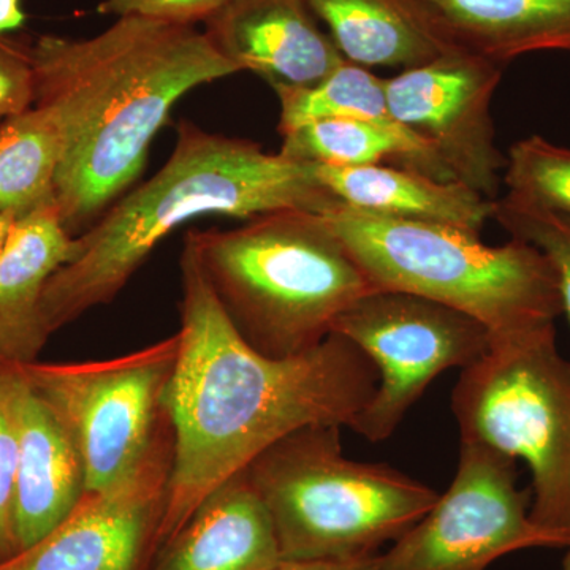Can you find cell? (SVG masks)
Wrapping results in <instances>:
<instances>
[{"label": "cell", "instance_id": "27", "mask_svg": "<svg viewBox=\"0 0 570 570\" xmlns=\"http://www.w3.org/2000/svg\"><path fill=\"white\" fill-rule=\"evenodd\" d=\"M228 0H104L99 11L116 18H146L194 26L213 17Z\"/></svg>", "mask_w": 570, "mask_h": 570}, {"label": "cell", "instance_id": "31", "mask_svg": "<svg viewBox=\"0 0 570 570\" xmlns=\"http://www.w3.org/2000/svg\"><path fill=\"white\" fill-rule=\"evenodd\" d=\"M562 570H570V527H569V542L566 546V557L562 561Z\"/></svg>", "mask_w": 570, "mask_h": 570}, {"label": "cell", "instance_id": "26", "mask_svg": "<svg viewBox=\"0 0 570 570\" xmlns=\"http://www.w3.org/2000/svg\"><path fill=\"white\" fill-rule=\"evenodd\" d=\"M36 80L29 47L0 37V122L33 107Z\"/></svg>", "mask_w": 570, "mask_h": 570}, {"label": "cell", "instance_id": "12", "mask_svg": "<svg viewBox=\"0 0 570 570\" xmlns=\"http://www.w3.org/2000/svg\"><path fill=\"white\" fill-rule=\"evenodd\" d=\"M174 466V430L130 478L86 493L66 520L0 570H148Z\"/></svg>", "mask_w": 570, "mask_h": 570}, {"label": "cell", "instance_id": "9", "mask_svg": "<svg viewBox=\"0 0 570 570\" xmlns=\"http://www.w3.org/2000/svg\"><path fill=\"white\" fill-rule=\"evenodd\" d=\"M332 333L354 343L376 366V393L348 426L371 442L392 436L439 374L466 367L490 348L489 330L475 318L396 291L356 299Z\"/></svg>", "mask_w": 570, "mask_h": 570}, {"label": "cell", "instance_id": "6", "mask_svg": "<svg viewBox=\"0 0 570 570\" xmlns=\"http://www.w3.org/2000/svg\"><path fill=\"white\" fill-rule=\"evenodd\" d=\"M283 560H355L411 530L439 493L385 464L348 460L340 425L296 430L245 469Z\"/></svg>", "mask_w": 570, "mask_h": 570}, {"label": "cell", "instance_id": "2", "mask_svg": "<svg viewBox=\"0 0 570 570\" xmlns=\"http://www.w3.org/2000/svg\"><path fill=\"white\" fill-rule=\"evenodd\" d=\"M29 55L33 107L62 137L56 206L73 238L129 193L179 99L238 73L194 26L135 17L89 39L41 36Z\"/></svg>", "mask_w": 570, "mask_h": 570}, {"label": "cell", "instance_id": "24", "mask_svg": "<svg viewBox=\"0 0 570 570\" xmlns=\"http://www.w3.org/2000/svg\"><path fill=\"white\" fill-rule=\"evenodd\" d=\"M502 176L510 194L570 214V149L532 135L510 148Z\"/></svg>", "mask_w": 570, "mask_h": 570}, {"label": "cell", "instance_id": "3", "mask_svg": "<svg viewBox=\"0 0 570 570\" xmlns=\"http://www.w3.org/2000/svg\"><path fill=\"white\" fill-rule=\"evenodd\" d=\"M336 202L309 164L183 121L164 167L75 238L73 257L45 288V328L52 335L111 303L154 249L197 217L250 220L284 209L322 214Z\"/></svg>", "mask_w": 570, "mask_h": 570}, {"label": "cell", "instance_id": "29", "mask_svg": "<svg viewBox=\"0 0 570 570\" xmlns=\"http://www.w3.org/2000/svg\"><path fill=\"white\" fill-rule=\"evenodd\" d=\"M24 22L26 11L22 0H0V37L18 31Z\"/></svg>", "mask_w": 570, "mask_h": 570}, {"label": "cell", "instance_id": "8", "mask_svg": "<svg viewBox=\"0 0 570 570\" xmlns=\"http://www.w3.org/2000/svg\"><path fill=\"white\" fill-rule=\"evenodd\" d=\"M176 358L175 333L116 358L22 365L77 442L88 493L130 478L171 430L165 393Z\"/></svg>", "mask_w": 570, "mask_h": 570}, {"label": "cell", "instance_id": "1", "mask_svg": "<svg viewBox=\"0 0 570 570\" xmlns=\"http://www.w3.org/2000/svg\"><path fill=\"white\" fill-rule=\"evenodd\" d=\"M179 265L178 358L165 393L174 466L156 553L264 450L305 426H351L379 384L373 362L335 333L302 355L258 354L225 316L186 242Z\"/></svg>", "mask_w": 570, "mask_h": 570}, {"label": "cell", "instance_id": "30", "mask_svg": "<svg viewBox=\"0 0 570 570\" xmlns=\"http://www.w3.org/2000/svg\"><path fill=\"white\" fill-rule=\"evenodd\" d=\"M14 219L9 216H0V255H2L3 249H6L7 242H9V236L11 234V228H13Z\"/></svg>", "mask_w": 570, "mask_h": 570}, {"label": "cell", "instance_id": "17", "mask_svg": "<svg viewBox=\"0 0 570 570\" xmlns=\"http://www.w3.org/2000/svg\"><path fill=\"white\" fill-rule=\"evenodd\" d=\"M453 50L502 63L570 52V0H409Z\"/></svg>", "mask_w": 570, "mask_h": 570}, {"label": "cell", "instance_id": "22", "mask_svg": "<svg viewBox=\"0 0 570 570\" xmlns=\"http://www.w3.org/2000/svg\"><path fill=\"white\" fill-rule=\"evenodd\" d=\"M281 104V135L326 119L395 121L390 116L387 89L366 67L344 61L328 77L307 88L275 89Z\"/></svg>", "mask_w": 570, "mask_h": 570}, {"label": "cell", "instance_id": "10", "mask_svg": "<svg viewBox=\"0 0 570 570\" xmlns=\"http://www.w3.org/2000/svg\"><path fill=\"white\" fill-rule=\"evenodd\" d=\"M569 535L539 527L517 489L515 460L461 441L452 485L411 530L379 554L381 570H487L528 549H566Z\"/></svg>", "mask_w": 570, "mask_h": 570}, {"label": "cell", "instance_id": "23", "mask_svg": "<svg viewBox=\"0 0 570 570\" xmlns=\"http://www.w3.org/2000/svg\"><path fill=\"white\" fill-rule=\"evenodd\" d=\"M493 219L512 238L534 246L549 261L570 321V214L509 193L494 200Z\"/></svg>", "mask_w": 570, "mask_h": 570}, {"label": "cell", "instance_id": "15", "mask_svg": "<svg viewBox=\"0 0 570 570\" xmlns=\"http://www.w3.org/2000/svg\"><path fill=\"white\" fill-rule=\"evenodd\" d=\"M281 560L268 510L242 471L198 505L148 570H268Z\"/></svg>", "mask_w": 570, "mask_h": 570}, {"label": "cell", "instance_id": "7", "mask_svg": "<svg viewBox=\"0 0 570 570\" xmlns=\"http://www.w3.org/2000/svg\"><path fill=\"white\" fill-rule=\"evenodd\" d=\"M452 409L461 441L527 461L531 519L569 535L570 362L558 352L554 325L490 340L463 367Z\"/></svg>", "mask_w": 570, "mask_h": 570}, {"label": "cell", "instance_id": "4", "mask_svg": "<svg viewBox=\"0 0 570 570\" xmlns=\"http://www.w3.org/2000/svg\"><path fill=\"white\" fill-rule=\"evenodd\" d=\"M184 242L236 333L272 358L313 351L377 291L324 214L284 209L234 230H190Z\"/></svg>", "mask_w": 570, "mask_h": 570}, {"label": "cell", "instance_id": "28", "mask_svg": "<svg viewBox=\"0 0 570 570\" xmlns=\"http://www.w3.org/2000/svg\"><path fill=\"white\" fill-rule=\"evenodd\" d=\"M268 570H381L379 554L355 560H281Z\"/></svg>", "mask_w": 570, "mask_h": 570}, {"label": "cell", "instance_id": "19", "mask_svg": "<svg viewBox=\"0 0 570 570\" xmlns=\"http://www.w3.org/2000/svg\"><path fill=\"white\" fill-rule=\"evenodd\" d=\"M346 61L407 70L453 51L409 0H306Z\"/></svg>", "mask_w": 570, "mask_h": 570}, {"label": "cell", "instance_id": "18", "mask_svg": "<svg viewBox=\"0 0 570 570\" xmlns=\"http://www.w3.org/2000/svg\"><path fill=\"white\" fill-rule=\"evenodd\" d=\"M318 183L341 204L360 212L448 225L482 234L493 219V200L456 181H441L404 167H330L309 164Z\"/></svg>", "mask_w": 570, "mask_h": 570}, {"label": "cell", "instance_id": "14", "mask_svg": "<svg viewBox=\"0 0 570 570\" xmlns=\"http://www.w3.org/2000/svg\"><path fill=\"white\" fill-rule=\"evenodd\" d=\"M86 493L88 480L77 442L24 374L13 498L18 553L55 530Z\"/></svg>", "mask_w": 570, "mask_h": 570}, {"label": "cell", "instance_id": "20", "mask_svg": "<svg viewBox=\"0 0 570 570\" xmlns=\"http://www.w3.org/2000/svg\"><path fill=\"white\" fill-rule=\"evenodd\" d=\"M281 154L296 163L367 167L392 159L441 181H452L433 149L396 121L326 119L284 135Z\"/></svg>", "mask_w": 570, "mask_h": 570}, {"label": "cell", "instance_id": "21", "mask_svg": "<svg viewBox=\"0 0 570 570\" xmlns=\"http://www.w3.org/2000/svg\"><path fill=\"white\" fill-rule=\"evenodd\" d=\"M61 159V132L43 108L0 122V216L18 220L56 205Z\"/></svg>", "mask_w": 570, "mask_h": 570}, {"label": "cell", "instance_id": "16", "mask_svg": "<svg viewBox=\"0 0 570 570\" xmlns=\"http://www.w3.org/2000/svg\"><path fill=\"white\" fill-rule=\"evenodd\" d=\"M77 239L51 205L14 220L0 255V360L29 365L51 335L43 324L45 288L71 261Z\"/></svg>", "mask_w": 570, "mask_h": 570}, {"label": "cell", "instance_id": "25", "mask_svg": "<svg viewBox=\"0 0 570 570\" xmlns=\"http://www.w3.org/2000/svg\"><path fill=\"white\" fill-rule=\"evenodd\" d=\"M22 384V365L0 360V562L18 553L13 498Z\"/></svg>", "mask_w": 570, "mask_h": 570}, {"label": "cell", "instance_id": "5", "mask_svg": "<svg viewBox=\"0 0 570 570\" xmlns=\"http://www.w3.org/2000/svg\"><path fill=\"white\" fill-rule=\"evenodd\" d=\"M322 214L377 291L453 307L485 326L490 340L553 325L564 314L549 261L521 239L487 246L459 228L379 216L341 202Z\"/></svg>", "mask_w": 570, "mask_h": 570}, {"label": "cell", "instance_id": "13", "mask_svg": "<svg viewBox=\"0 0 570 570\" xmlns=\"http://www.w3.org/2000/svg\"><path fill=\"white\" fill-rule=\"evenodd\" d=\"M214 50L279 88H307L346 59L306 0H228L205 21Z\"/></svg>", "mask_w": 570, "mask_h": 570}, {"label": "cell", "instance_id": "11", "mask_svg": "<svg viewBox=\"0 0 570 570\" xmlns=\"http://www.w3.org/2000/svg\"><path fill=\"white\" fill-rule=\"evenodd\" d=\"M502 63L453 50L385 80L390 116L428 142L452 181L497 200L505 157L490 104Z\"/></svg>", "mask_w": 570, "mask_h": 570}]
</instances>
